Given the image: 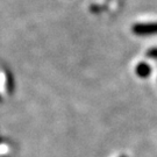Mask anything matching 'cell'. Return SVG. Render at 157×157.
<instances>
[{
    "mask_svg": "<svg viewBox=\"0 0 157 157\" xmlns=\"http://www.w3.org/2000/svg\"><path fill=\"white\" fill-rule=\"evenodd\" d=\"M132 32L137 36H151L157 35V22L135 23L132 27Z\"/></svg>",
    "mask_w": 157,
    "mask_h": 157,
    "instance_id": "1",
    "label": "cell"
},
{
    "mask_svg": "<svg viewBox=\"0 0 157 157\" xmlns=\"http://www.w3.org/2000/svg\"><path fill=\"white\" fill-rule=\"evenodd\" d=\"M135 73L140 77V78H147L150 73H151V67L146 62L139 63L135 67Z\"/></svg>",
    "mask_w": 157,
    "mask_h": 157,
    "instance_id": "2",
    "label": "cell"
},
{
    "mask_svg": "<svg viewBox=\"0 0 157 157\" xmlns=\"http://www.w3.org/2000/svg\"><path fill=\"white\" fill-rule=\"evenodd\" d=\"M146 56L152 58V59H157V48H150L146 52Z\"/></svg>",
    "mask_w": 157,
    "mask_h": 157,
    "instance_id": "3",
    "label": "cell"
},
{
    "mask_svg": "<svg viewBox=\"0 0 157 157\" xmlns=\"http://www.w3.org/2000/svg\"><path fill=\"white\" fill-rule=\"evenodd\" d=\"M121 157H126V156H121Z\"/></svg>",
    "mask_w": 157,
    "mask_h": 157,
    "instance_id": "4",
    "label": "cell"
}]
</instances>
